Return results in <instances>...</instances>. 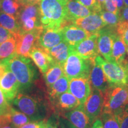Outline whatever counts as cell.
I'll use <instances>...</instances> for the list:
<instances>
[{"mask_svg":"<svg viewBox=\"0 0 128 128\" xmlns=\"http://www.w3.org/2000/svg\"><path fill=\"white\" fill-rule=\"evenodd\" d=\"M2 60L17 78L21 91L28 90L31 87L36 80L38 74L29 58L16 54Z\"/></svg>","mask_w":128,"mask_h":128,"instance_id":"cell-2","label":"cell"},{"mask_svg":"<svg viewBox=\"0 0 128 128\" xmlns=\"http://www.w3.org/2000/svg\"><path fill=\"white\" fill-rule=\"evenodd\" d=\"M54 102H55L57 109L64 113L74 109L81 104L79 100L69 92L60 94Z\"/></svg>","mask_w":128,"mask_h":128,"instance_id":"cell-21","label":"cell"},{"mask_svg":"<svg viewBox=\"0 0 128 128\" xmlns=\"http://www.w3.org/2000/svg\"><path fill=\"white\" fill-rule=\"evenodd\" d=\"M29 57L31 58L40 71L43 74L46 72L49 66L54 61L47 50L38 44L32 48Z\"/></svg>","mask_w":128,"mask_h":128,"instance_id":"cell-18","label":"cell"},{"mask_svg":"<svg viewBox=\"0 0 128 128\" xmlns=\"http://www.w3.org/2000/svg\"><path fill=\"white\" fill-rule=\"evenodd\" d=\"M114 115L120 128H128V106Z\"/></svg>","mask_w":128,"mask_h":128,"instance_id":"cell-33","label":"cell"},{"mask_svg":"<svg viewBox=\"0 0 128 128\" xmlns=\"http://www.w3.org/2000/svg\"><path fill=\"white\" fill-rule=\"evenodd\" d=\"M95 64L103 70L110 86H128V62L125 60L122 64L109 62L98 55Z\"/></svg>","mask_w":128,"mask_h":128,"instance_id":"cell-6","label":"cell"},{"mask_svg":"<svg viewBox=\"0 0 128 128\" xmlns=\"http://www.w3.org/2000/svg\"><path fill=\"white\" fill-rule=\"evenodd\" d=\"M0 128H16L14 126L12 125V124H4V125L1 126Z\"/></svg>","mask_w":128,"mask_h":128,"instance_id":"cell-46","label":"cell"},{"mask_svg":"<svg viewBox=\"0 0 128 128\" xmlns=\"http://www.w3.org/2000/svg\"><path fill=\"white\" fill-rule=\"evenodd\" d=\"M78 1L93 12H100L103 10V7L97 0H78Z\"/></svg>","mask_w":128,"mask_h":128,"instance_id":"cell-34","label":"cell"},{"mask_svg":"<svg viewBox=\"0 0 128 128\" xmlns=\"http://www.w3.org/2000/svg\"><path fill=\"white\" fill-rule=\"evenodd\" d=\"M11 106H10L9 103L6 100L4 94L0 88V110L4 113V114H6L8 112Z\"/></svg>","mask_w":128,"mask_h":128,"instance_id":"cell-37","label":"cell"},{"mask_svg":"<svg viewBox=\"0 0 128 128\" xmlns=\"http://www.w3.org/2000/svg\"><path fill=\"white\" fill-rule=\"evenodd\" d=\"M43 121H44V120H43ZM42 128H43V125H42Z\"/></svg>","mask_w":128,"mask_h":128,"instance_id":"cell-55","label":"cell"},{"mask_svg":"<svg viewBox=\"0 0 128 128\" xmlns=\"http://www.w3.org/2000/svg\"><path fill=\"white\" fill-rule=\"evenodd\" d=\"M65 3L60 0L40 1V20L44 28H62L72 24L67 18Z\"/></svg>","mask_w":128,"mask_h":128,"instance_id":"cell-1","label":"cell"},{"mask_svg":"<svg viewBox=\"0 0 128 128\" xmlns=\"http://www.w3.org/2000/svg\"><path fill=\"white\" fill-rule=\"evenodd\" d=\"M62 33L64 41L70 46H75L92 35L74 24H70L64 26L62 28Z\"/></svg>","mask_w":128,"mask_h":128,"instance_id":"cell-15","label":"cell"},{"mask_svg":"<svg viewBox=\"0 0 128 128\" xmlns=\"http://www.w3.org/2000/svg\"><path fill=\"white\" fill-rule=\"evenodd\" d=\"M62 116L76 128H90L92 125L85 112L84 104H80L74 109L64 113Z\"/></svg>","mask_w":128,"mask_h":128,"instance_id":"cell-17","label":"cell"},{"mask_svg":"<svg viewBox=\"0 0 128 128\" xmlns=\"http://www.w3.org/2000/svg\"><path fill=\"white\" fill-rule=\"evenodd\" d=\"M103 10H105L113 13L119 14L117 8L115 0H105V2L103 6Z\"/></svg>","mask_w":128,"mask_h":128,"instance_id":"cell-36","label":"cell"},{"mask_svg":"<svg viewBox=\"0 0 128 128\" xmlns=\"http://www.w3.org/2000/svg\"><path fill=\"white\" fill-rule=\"evenodd\" d=\"M114 29L117 34L124 40L126 46H128V22L120 21Z\"/></svg>","mask_w":128,"mask_h":128,"instance_id":"cell-32","label":"cell"},{"mask_svg":"<svg viewBox=\"0 0 128 128\" xmlns=\"http://www.w3.org/2000/svg\"><path fill=\"white\" fill-rule=\"evenodd\" d=\"M92 91L89 78H72L70 80L68 92L72 94L81 104H84Z\"/></svg>","mask_w":128,"mask_h":128,"instance_id":"cell-13","label":"cell"},{"mask_svg":"<svg viewBox=\"0 0 128 128\" xmlns=\"http://www.w3.org/2000/svg\"><path fill=\"white\" fill-rule=\"evenodd\" d=\"M25 1H28V2H37L39 3L41 0H24Z\"/></svg>","mask_w":128,"mask_h":128,"instance_id":"cell-47","label":"cell"},{"mask_svg":"<svg viewBox=\"0 0 128 128\" xmlns=\"http://www.w3.org/2000/svg\"><path fill=\"white\" fill-rule=\"evenodd\" d=\"M0 88L8 103L12 102L20 91V85L17 78L9 70L0 79Z\"/></svg>","mask_w":128,"mask_h":128,"instance_id":"cell-14","label":"cell"},{"mask_svg":"<svg viewBox=\"0 0 128 128\" xmlns=\"http://www.w3.org/2000/svg\"><path fill=\"white\" fill-rule=\"evenodd\" d=\"M16 54V39L12 36L0 44V60L12 56Z\"/></svg>","mask_w":128,"mask_h":128,"instance_id":"cell-28","label":"cell"},{"mask_svg":"<svg viewBox=\"0 0 128 128\" xmlns=\"http://www.w3.org/2000/svg\"><path fill=\"white\" fill-rule=\"evenodd\" d=\"M6 124H10L9 123V121L6 115L4 114L0 116V127Z\"/></svg>","mask_w":128,"mask_h":128,"instance_id":"cell-45","label":"cell"},{"mask_svg":"<svg viewBox=\"0 0 128 128\" xmlns=\"http://www.w3.org/2000/svg\"><path fill=\"white\" fill-rule=\"evenodd\" d=\"M89 80L92 88L98 90L103 92L110 86L103 70L96 64L92 66Z\"/></svg>","mask_w":128,"mask_h":128,"instance_id":"cell-20","label":"cell"},{"mask_svg":"<svg viewBox=\"0 0 128 128\" xmlns=\"http://www.w3.org/2000/svg\"><path fill=\"white\" fill-rule=\"evenodd\" d=\"M58 118L57 115H52L48 120H44L43 128H60Z\"/></svg>","mask_w":128,"mask_h":128,"instance_id":"cell-35","label":"cell"},{"mask_svg":"<svg viewBox=\"0 0 128 128\" xmlns=\"http://www.w3.org/2000/svg\"><path fill=\"white\" fill-rule=\"evenodd\" d=\"M126 46L124 40L115 32L113 36V48H112V60L118 64H122L126 60Z\"/></svg>","mask_w":128,"mask_h":128,"instance_id":"cell-23","label":"cell"},{"mask_svg":"<svg viewBox=\"0 0 128 128\" xmlns=\"http://www.w3.org/2000/svg\"><path fill=\"white\" fill-rule=\"evenodd\" d=\"M44 29V27H40L32 31L19 34L16 38V54L30 58L32 48L38 44V40Z\"/></svg>","mask_w":128,"mask_h":128,"instance_id":"cell-8","label":"cell"},{"mask_svg":"<svg viewBox=\"0 0 128 128\" xmlns=\"http://www.w3.org/2000/svg\"><path fill=\"white\" fill-rule=\"evenodd\" d=\"M58 122L60 128H76L63 116L58 118Z\"/></svg>","mask_w":128,"mask_h":128,"instance_id":"cell-39","label":"cell"},{"mask_svg":"<svg viewBox=\"0 0 128 128\" xmlns=\"http://www.w3.org/2000/svg\"><path fill=\"white\" fill-rule=\"evenodd\" d=\"M90 128H104L102 124V120L100 118H98L92 123V126Z\"/></svg>","mask_w":128,"mask_h":128,"instance_id":"cell-43","label":"cell"},{"mask_svg":"<svg viewBox=\"0 0 128 128\" xmlns=\"http://www.w3.org/2000/svg\"><path fill=\"white\" fill-rule=\"evenodd\" d=\"M120 21L128 22V6H124L120 12Z\"/></svg>","mask_w":128,"mask_h":128,"instance_id":"cell-41","label":"cell"},{"mask_svg":"<svg viewBox=\"0 0 128 128\" xmlns=\"http://www.w3.org/2000/svg\"><path fill=\"white\" fill-rule=\"evenodd\" d=\"M47 51L54 61L64 67L71 51V46L65 42L62 41L56 46L48 49Z\"/></svg>","mask_w":128,"mask_h":128,"instance_id":"cell-22","label":"cell"},{"mask_svg":"<svg viewBox=\"0 0 128 128\" xmlns=\"http://www.w3.org/2000/svg\"><path fill=\"white\" fill-rule=\"evenodd\" d=\"M12 36L13 35L9 30L0 26V44H2L3 42L10 39Z\"/></svg>","mask_w":128,"mask_h":128,"instance_id":"cell-38","label":"cell"},{"mask_svg":"<svg viewBox=\"0 0 128 128\" xmlns=\"http://www.w3.org/2000/svg\"><path fill=\"white\" fill-rule=\"evenodd\" d=\"M1 115H4V113H3V112L1 111V110H0V116H1Z\"/></svg>","mask_w":128,"mask_h":128,"instance_id":"cell-50","label":"cell"},{"mask_svg":"<svg viewBox=\"0 0 128 128\" xmlns=\"http://www.w3.org/2000/svg\"><path fill=\"white\" fill-rule=\"evenodd\" d=\"M67 18L70 23L76 19L87 17L92 13L89 8L82 5L78 0H70L65 3Z\"/></svg>","mask_w":128,"mask_h":128,"instance_id":"cell-19","label":"cell"},{"mask_svg":"<svg viewBox=\"0 0 128 128\" xmlns=\"http://www.w3.org/2000/svg\"><path fill=\"white\" fill-rule=\"evenodd\" d=\"M8 70L6 63L3 60H0V79L2 77Z\"/></svg>","mask_w":128,"mask_h":128,"instance_id":"cell-42","label":"cell"},{"mask_svg":"<svg viewBox=\"0 0 128 128\" xmlns=\"http://www.w3.org/2000/svg\"><path fill=\"white\" fill-rule=\"evenodd\" d=\"M98 34H92L90 36L80 42L74 46H71L72 50L85 60L95 62L96 58L98 55L97 46Z\"/></svg>","mask_w":128,"mask_h":128,"instance_id":"cell-10","label":"cell"},{"mask_svg":"<svg viewBox=\"0 0 128 128\" xmlns=\"http://www.w3.org/2000/svg\"><path fill=\"white\" fill-rule=\"evenodd\" d=\"M95 62L85 60L72 50L64 65L65 75L69 80L72 78H89L92 66Z\"/></svg>","mask_w":128,"mask_h":128,"instance_id":"cell-7","label":"cell"},{"mask_svg":"<svg viewBox=\"0 0 128 128\" xmlns=\"http://www.w3.org/2000/svg\"><path fill=\"white\" fill-rule=\"evenodd\" d=\"M44 78L47 87L56 82L58 80L65 75L63 66L54 61L49 66L46 72L44 74Z\"/></svg>","mask_w":128,"mask_h":128,"instance_id":"cell-25","label":"cell"},{"mask_svg":"<svg viewBox=\"0 0 128 128\" xmlns=\"http://www.w3.org/2000/svg\"><path fill=\"white\" fill-rule=\"evenodd\" d=\"M128 106V86H110L103 92V110L115 114Z\"/></svg>","mask_w":128,"mask_h":128,"instance_id":"cell-5","label":"cell"},{"mask_svg":"<svg viewBox=\"0 0 128 128\" xmlns=\"http://www.w3.org/2000/svg\"><path fill=\"white\" fill-rule=\"evenodd\" d=\"M0 26L9 30L16 38L20 33V27L14 16L0 12Z\"/></svg>","mask_w":128,"mask_h":128,"instance_id":"cell-26","label":"cell"},{"mask_svg":"<svg viewBox=\"0 0 128 128\" xmlns=\"http://www.w3.org/2000/svg\"><path fill=\"white\" fill-rule=\"evenodd\" d=\"M99 13L107 26L115 28L118 23L120 22V17L119 14L113 13L105 10H103Z\"/></svg>","mask_w":128,"mask_h":128,"instance_id":"cell-30","label":"cell"},{"mask_svg":"<svg viewBox=\"0 0 128 128\" xmlns=\"http://www.w3.org/2000/svg\"><path fill=\"white\" fill-rule=\"evenodd\" d=\"M16 1H20V0H16Z\"/></svg>","mask_w":128,"mask_h":128,"instance_id":"cell-54","label":"cell"},{"mask_svg":"<svg viewBox=\"0 0 128 128\" xmlns=\"http://www.w3.org/2000/svg\"><path fill=\"white\" fill-rule=\"evenodd\" d=\"M20 2L22 6L16 17L20 27L19 34L43 27L40 20L39 2H30L24 0H20Z\"/></svg>","mask_w":128,"mask_h":128,"instance_id":"cell-4","label":"cell"},{"mask_svg":"<svg viewBox=\"0 0 128 128\" xmlns=\"http://www.w3.org/2000/svg\"><path fill=\"white\" fill-rule=\"evenodd\" d=\"M70 80L64 75L60 79L48 87V94L51 102H54L60 94L68 92Z\"/></svg>","mask_w":128,"mask_h":128,"instance_id":"cell-24","label":"cell"},{"mask_svg":"<svg viewBox=\"0 0 128 128\" xmlns=\"http://www.w3.org/2000/svg\"><path fill=\"white\" fill-rule=\"evenodd\" d=\"M43 120L29 122L19 128H42Z\"/></svg>","mask_w":128,"mask_h":128,"instance_id":"cell-40","label":"cell"},{"mask_svg":"<svg viewBox=\"0 0 128 128\" xmlns=\"http://www.w3.org/2000/svg\"><path fill=\"white\" fill-rule=\"evenodd\" d=\"M97 1H98V2L100 3V4L102 6V7H103L104 3L105 2V0H97Z\"/></svg>","mask_w":128,"mask_h":128,"instance_id":"cell-48","label":"cell"},{"mask_svg":"<svg viewBox=\"0 0 128 128\" xmlns=\"http://www.w3.org/2000/svg\"><path fill=\"white\" fill-rule=\"evenodd\" d=\"M1 1H2V0H0V6H1Z\"/></svg>","mask_w":128,"mask_h":128,"instance_id":"cell-53","label":"cell"},{"mask_svg":"<svg viewBox=\"0 0 128 128\" xmlns=\"http://www.w3.org/2000/svg\"><path fill=\"white\" fill-rule=\"evenodd\" d=\"M100 119L104 128H120L119 124L113 113L103 110Z\"/></svg>","mask_w":128,"mask_h":128,"instance_id":"cell-31","label":"cell"},{"mask_svg":"<svg viewBox=\"0 0 128 128\" xmlns=\"http://www.w3.org/2000/svg\"><path fill=\"white\" fill-rule=\"evenodd\" d=\"M21 6L20 1L2 0L0 6V12L16 17Z\"/></svg>","mask_w":128,"mask_h":128,"instance_id":"cell-29","label":"cell"},{"mask_svg":"<svg viewBox=\"0 0 128 128\" xmlns=\"http://www.w3.org/2000/svg\"><path fill=\"white\" fill-rule=\"evenodd\" d=\"M126 52H127L128 54V46H127V48H126Z\"/></svg>","mask_w":128,"mask_h":128,"instance_id":"cell-52","label":"cell"},{"mask_svg":"<svg viewBox=\"0 0 128 128\" xmlns=\"http://www.w3.org/2000/svg\"><path fill=\"white\" fill-rule=\"evenodd\" d=\"M12 102L16 108L27 115L31 121L45 120L47 113L46 107L36 96H31L20 92Z\"/></svg>","mask_w":128,"mask_h":128,"instance_id":"cell-3","label":"cell"},{"mask_svg":"<svg viewBox=\"0 0 128 128\" xmlns=\"http://www.w3.org/2000/svg\"><path fill=\"white\" fill-rule=\"evenodd\" d=\"M86 114L92 124L100 118L103 108V92L96 89H92V92L84 104Z\"/></svg>","mask_w":128,"mask_h":128,"instance_id":"cell-9","label":"cell"},{"mask_svg":"<svg viewBox=\"0 0 128 128\" xmlns=\"http://www.w3.org/2000/svg\"><path fill=\"white\" fill-rule=\"evenodd\" d=\"M5 115L7 117L10 124H12L16 128H19L31 121L30 118L24 113L17 111L12 107H11L8 112Z\"/></svg>","mask_w":128,"mask_h":128,"instance_id":"cell-27","label":"cell"},{"mask_svg":"<svg viewBox=\"0 0 128 128\" xmlns=\"http://www.w3.org/2000/svg\"><path fill=\"white\" fill-rule=\"evenodd\" d=\"M115 1H116L118 11L120 14V12L121 10H122L123 8L124 7V0H115Z\"/></svg>","mask_w":128,"mask_h":128,"instance_id":"cell-44","label":"cell"},{"mask_svg":"<svg viewBox=\"0 0 128 128\" xmlns=\"http://www.w3.org/2000/svg\"><path fill=\"white\" fill-rule=\"evenodd\" d=\"M64 41L62 28H44L38 40V44L44 49H50Z\"/></svg>","mask_w":128,"mask_h":128,"instance_id":"cell-16","label":"cell"},{"mask_svg":"<svg viewBox=\"0 0 128 128\" xmlns=\"http://www.w3.org/2000/svg\"><path fill=\"white\" fill-rule=\"evenodd\" d=\"M73 24L92 34H98L102 28L107 26L99 12H92L87 17L76 19Z\"/></svg>","mask_w":128,"mask_h":128,"instance_id":"cell-12","label":"cell"},{"mask_svg":"<svg viewBox=\"0 0 128 128\" xmlns=\"http://www.w3.org/2000/svg\"><path fill=\"white\" fill-rule=\"evenodd\" d=\"M114 28L106 26L98 33L97 46L99 54L109 62H114L112 60V48L113 36L115 33Z\"/></svg>","mask_w":128,"mask_h":128,"instance_id":"cell-11","label":"cell"},{"mask_svg":"<svg viewBox=\"0 0 128 128\" xmlns=\"http://www.w3.org/2000/svg\"><path fill=\"white\" fill-rule=\"evenodd\" d=\"M124 6H128V0H124Z\"/></svg>","mask_w":128,"mask_h":128,"instance_id":"cell-49","label":"cell"},{"mask_svg":"<svg viewBox=\"0 0 128 128\" xmlns=\"http://www.w3.org/2000/svg\"><path fill=\"white\" fill-rule=\"evenodd\" d=\"M60 1H63V2H66L67 1H70V0H60Z\"/></svg>","mask_w":128,"mask_h":128,"instance_id":"cell-51","label":"cell"}]
</instances>
